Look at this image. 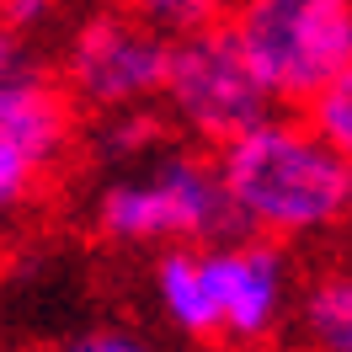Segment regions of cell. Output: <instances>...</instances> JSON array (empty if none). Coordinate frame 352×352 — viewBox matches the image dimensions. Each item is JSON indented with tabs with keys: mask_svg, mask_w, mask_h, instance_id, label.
<instances>
[{
	"mask_svg": "<svg viewBox=\"0 0 352 352\" xmlns=\"http://www.w3.org/2000/svg\"><path fill=\"white\" fill-rule=\"evenodd\" d=\"M160 320L203 347L267 352L294 320V262L288 245L230 230L203 245H166L150 267Z\"/></svg>",
	"mask_w": 352,
	"mask_h": 352,
	"instance_id": "obj_1",
	"label": "cell"
},
{
	"mask_svg": "<svg viewBox=\"0 0 352 352\" xmlns=\"http://www.w3.org/2000/svg\"><path fill=\"white\" fill-rule=\"evenodd\" d=\"M214 166L241 235L299 245L347 224L352 166L309 129L299 107H272L251 129L224 139Z\"/></svg>",
	"mask_w": 352,
	"mask_h": 352,
	"instance_id": "obj_2",
	"label": "cell"
},
{
	"mask_svg": "<svg viewBox=\"0 0 352 352\" xmlns=\"http://www.w3.org/2000/svg\"><path fill=\"white\" fill-rule=\"evenodd\" d=\"M112 245H203L235 230L219 187L214 150L203 144H155L129 166H112L91 208Z\"/></svg>",
	"mask_w": 352,
	"mask_h": 352,
	"instance_id": "obj_3",
	"label": "cell"
},
{
	"mask_svg": "<svg viewBox=\"0 0 352 352\" xmlns=\"http://www.w3.org/2000/svg\"><path fill=\"white\" fill-rule=\"evenodd\" d=\"M224 27L278 107H305L352 65V0H230Z\"/></svg>",
	"mask_w": 352,
	"mask_h": 352,
	"instance_id": "obj_4",
	"label": "cell"
},
{
	"mask_svg": "<svg viewBox=\"0 0 352 352\" xmlns=\"http://www.w3.org/2000/svg\"><path fill=\"white\" fill-rule=\"evenodd\" d=\"M155 102L203 150H219L224 139H235L241 129H251L256 118H267L278 107L224 22L203 27V32H187V38L171 43L166 80H160Z\"/></svg>",
	"mask_w": 352,
	"mask_h": 352,
	"instance_id": "obj_5",
	"label": "cell"
},
{
	"mask_svg": "<svg viewBox=\"0 0 352 352\" xmlns=\"http://www.w3.org/2000/svg\"><path fill=\"white\" fill-rule=\"evenodd\" d=\"M166 54H171V38L144 27L129 6L123 11H96L69 38L59 86L69 91L75 107L96 112V118L150 107L160 96V80H166Z\"/></svg>",
	"mask_w": 352,
	"mask_h": 352,
	"instance_id": "obj_6",
	"label": "cell"
},
{
	"mask_svg": "<svg viewBox=\"0 0 352 352\" xmlns=\"http://www.w3.org/2000/svg\"><path fill=\"white\" fill-rule=\"evenodd\" d=\"M75 144V102L32 65L0 91V219L22 214Z\"/></svg>",
	"mask_w": 352,
	"mask_h": 352,
	"instance_id": "obj_7",
	"label": "cell"
},
{
	"mask_svg": "<svg viewBox=\"0 0 352 352\" xmlns=\"http://www.w3.org/2000/svg\"><path fill=\"white\" fill-rule=\"evenodd\" d=\"M288 336L299 352H352V262H331L299 283Z\"/></svg>",
	"mask_w": 352,
	"mask_h": 352,
	"instance_id": "obj_8",
	"label": "cell"
},
{
	"mask_svg": "<svg viewBox=\"0 0 352 352\" xmlns=\"http://www.w3.org/2000/svg\"><path fill=\"white\" fill-rule=\"evenodd\" d=\"M299 112L309 118V129H315V133L331 144V150H336V155L352 166V65L336 69V75H331V80L315 91V96H309Z\"/></svg>",
	"mask_w": 352,
	"mask_h": 352,
	"instance_id": "obj_9",
	"label": "cell"
},
{
	"mask_svg": "<svg viewBox=\"0 0 352 352\" xmlns=\"http://www.w3.org/2000/svg\"><path fill=\"white\" fill-rule=\"evenodd\" d=\"M144 27H155L160 38H187V32H203V27H219L230 0H123Z\"/></svg>",
	"mask_w": 352,
	"mask_h": 352,
	"instance_id": "obj_10",
	"label": "cell"
},
{
	"mask_svg": "<svg viewBox=\"0 0 352 352\" xmlns=\"http://www.w3.org/2000/svg\"><path fill=\"white\" fill-rule=\"evenodd\" d=\"M59 352H160V347L133 326H86V331H75Z\"/></svg>",
	"mask_w": 352,
	"mask_h": 352,
	"instance_id": "obj_11",
	"label": "cell"
},
{
	"mask_svg": "<svg viewBox=\"0 0 352 352\" xmlns=\"http://www.w3.org/2000/svg\"><path fill=\"white\" fill-rule=\"evenodd\" d=\"M27 69H32V59H27L22 38H16V27H6V22H0V91H6V86H16Z\"/></svg>",
	"mask_w": 352,
	"mask_h": 352,
	"instance_id": "obj_12",
	"label": "cell"
},
{
	"mask_svg": "<svg viewBox=\"0 0 352 352\" xmlns=\"http://www.w3.org/2000/svg\"><path fill=\"white\" fill-rule=\"evenodd\" d=\"M54 11V0H0V22L6 27H32Z\"/></svg>",
	"mask_w": 352,
	"mask_h": 352,
	"instance_id": "obj_13",
	"label": "cell"
},
{
	"mask_svg": "<svg viewBox=\"0 0 352 352\" xmlns=\"http://www.w3.org/2000/svg\"><path fill=\"white\" fill-rule=\"evenodd\" d=\"M347 224H352V198H347Z\"/></svg>",
	"mask_w": 352,
	"mask_h": 352,
	"instance_id": "obj_14",
	"label": "cell"
}]
</instances>
